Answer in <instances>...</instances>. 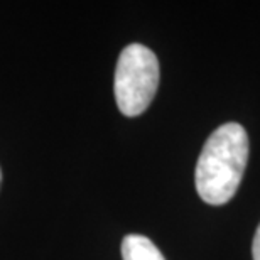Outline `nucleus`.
Wrapping results in <instances>:
<instances>
[{
    "mask_svg": "<svg viewBox=\"0 0 260 260\" xmlns=\"http://www.w3.org/2000/svg\"><path fill=\"white\" fill-rule=\"evenodd\" d=\"M248 160V137L240 123L218 127L203 145L196 164V191L208 205H225L235 196Z\"/></svg>",
    "mask_w": 260,
    "mask_h": 260,
    "instance_id": "f257e3e1",
    "label": "nucleus"
},
{
    "mask_svg": "<svg viewBox=\"0 0 260 260\" xmlns=\"http://www.w3.org/2000/svg\"><path fill=\"white\" fill-rule=\"evenodd\" d=\"M252 253H253V260H260V225L255 232V237H253Z\"/></svg>",
    "mask_w": 260,
    "mask_h": 260,
    "instance_id": "20e7f679",
    "label": "nucleus"
},
{
    "mask_svg": "<svg viewBox=\"0 0 260 260\" xmlns=\"http://www.w3.org/2000/svg\"><path fill=\"white\" fill-rule=\"evenodd\" d=\"M123 260H166L152 240L144 235H127L122 242Z\"/></svg>",
    "mask_w": 260,
    "mask_h": 260,
    "instance_id": "7ed1b4c3",
    "label": "nucleus"
},
{
    "mask_svg": "<svg viewBox=\"0 0 260 260\" xmlns=\"http://www.w3.org/2000/svg\"><path fill=\"white\" fill-rule=\"evenodd\" d=\"M159 86V61L144 44H128L115 68L117 107L125 117H139L149 108Z\"/></svg>",
    "mask_w": 260,
    "mask_h": 260,
    "instance_id": "f03ea898",
    "label": "nucleus"
},
{
    "mask_svg": "<svg viewBox=\"0 0 260 260\" xmlns=\"http://www.w3.org/2000/svg\"><path fill=\"white\" fill-rule=\"evenodd\" d=\"M0 183H2V171H0Z\"/></svg>",
    "mask_w": 260,
    "mask_h": 260,
    "instance_id": "39448f33",
    "label": "nucleus"
}]
</instances>
